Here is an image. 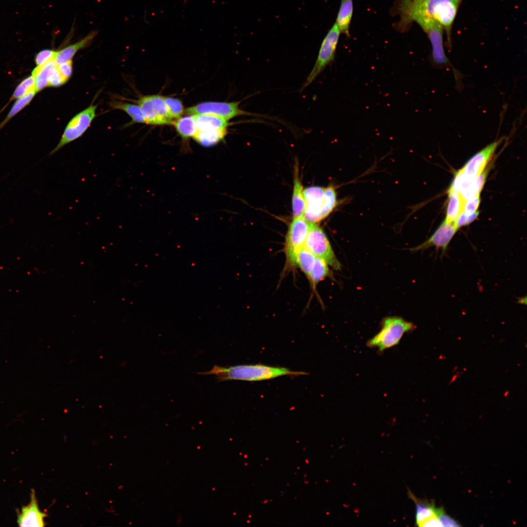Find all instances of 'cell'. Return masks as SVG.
I'll return each instance as SVG.
<instances>
[{
    "instance_id": "obj_1",
    "label": "cell",
    "mask_w": 527,
    "mask_h": 527,
    "mask_svg": "<svg viewBox=\"0 0 527 527\" xmlns=\"http://www.w3.org/2000/svg\"><path fill=\"white\" fill-rule=\"evenodd\" d=\"M200 375H214L218 382L228 380L259 381L270 380L283 376L305 375L303 371H295L283 367L263 365H244L230 366L215 365L207 371L197 372Z\"/></svg>"
},
{
    "instance_id": "obj_2",
    "label": "cell",
    "mask_w": 527,
    "mask_h": 527,
    "mask_svg": "<svg viewBox=\"0 0 527 527\" xmlns=\"http://www.w3.org/2000/svg\"><path fill=\"white\" fill-rule=\"evenodd\" d=\"M304 194L303 216L309 223H318L325 219L338 204L335 188L332 185L308 187L304 189Z\"/></svg>"
},
{
    "instance_id": "obj_3",
    "label": "cell",
    "mask_w": 527,
    "mask_h": 527,
    "mask_svg": "<svg viewBox=\"0 0 527 527\" xmlns=\"http://www.w3.org/2000/svg\"><path fill=\"white\" fill-rule=\"evenodd\" d=\"M415 328L414 324L401 317H386L382 321L380 330L367 341L366 345L382 353L398 345L405 333Z\"/></svg>"
},
{
    "instance_id": "obj_4",
    "label": "cell",
    "mask_w": 527,
    "mask_h": 527,
    "mask_svg": "<svg viewBox=\"0 0 527 527\" xmlns=\"http://www.w3.org/2000/svg\"><path fill=\"white\" fill-rule=\"evenodd\" d=\"M310 223L303 216L293 218L285 237L284 251L285 265L288 268L297 266L299 252L304 246Z\"/></svg>"
},
{
    "instance_id": "obj_5",
    "label": "cell",
    "mask_w": 527,
    "mask_h": 527,
    "mask_svg": "<svg viewBox=\"0 0 527 527\" xmlns=\"http://www.w3.org/2000/svg\"><path fill=\"white\" fill-rule=\"evenodd\" d=\"M304 247L316 257L324 261L329 267L340 270L342 265L337 258L330 242L323 229L317 223H310Z\"/></svg>"
},
{
    "instance_id": "obj_6",
    "label": "cell",
    "mask_w": 527,
    "mask_h": 527,
    "mask_svg": "<svg viewBox=\"0 0 527 527\" xmlns=\"http://www.w3.org/2000/svg\"><path fill=\"white\" fill-rule=\"evenodd\" d=\"M341 32L335 23L324 39L312 69L306 78L301 90L310 85L335 58Z\"/></svg>"
},
{
    "instance_id": "obj_7",
    "label": "cell",
    "mask_w": 527,
    "mask_h": 527,
    "mask_svg": "<svg viewBox=\"0 0 527 527\" xmlns=\"http://www.w3.org/2000/svg\"><path fill=\"white\" fill-rule=\"evenodd\" d=\"M97 107V105H91L71 119L65 127L59 143L49 153V156L83 135L96 117Z\"/></svg>"
},
{
    "instance_id": "obj_8",
    "label": "cell",
    "mask_w": 527,
    "mask_h": 527,
    "mask_svg": "<svg viewBox=\"0 0 527 527\" xmlns=\"http://www.w3.org/2000/svg\"><path fill=\"white\" fill-rule=\"evenodd\" d=\"M137 102L147 124L153 125L172 124L174 121L170 114L164 97L159 95L144 96Z\"/></svg>"
},
{
    "instance_id": "obj_9",
    "label": "cell",
    "mask_w": 527,
    "mask_h": 527,
    "mask_svg": "<svg viewBox=\"0 0 527 527\" xmlns=\"http://www.w3.org/2000/svg\"><path fill=\"white\" fill-rule=\"evenodd\" d=\"M240 101H206L199 103L185 110L188 115L209 114L227 121L240 116H258L244 111L239 107Z\"/></svg>"
},
{
    "instance_id": "obj_10",
    "label": "cell",
    "mask_w": 527,
    "mask_h": 527,
    "mask_svg": "<svg viewBox=\"0 0 527 527\" xmlns=\"http://www.w3.org/2000/svg\"><path fill=\"white\" fill-rule=\"evenodd\" d=\"M414 21L421 27L429 39L432 46V59L434 63L440 66L448 64L449 61L444 49L443 27L430 18L418 17Z\"/></svg>"
},
{
    "instance_id": "obj_11",
    "label": "cell",
    "mask_w": 527,
    "mask_h": 527,
    "mask_svg": "<svg viewBox=\"0 0 527 527\" xmlns=\"http://www.w3.org/2000/svg\"><path fill=\"white\" fill-rule=\"evenodd\" d=\"M503 138L489 144L475 154L458 172L465 176L475 178L485 169Z\"/></svg>"
},
{
    "instance_id": "obj_12",
    "label": "cell",
    "mask_w": 527,
    "mask_h": 527,
    "mask_svg": "<svg viewBox=\"0 0 527 527\" xmlns=\"http://www.w3.org/2000/svg\"><path fill=\"white\" fill-rule=\"evenodd\" d=\"M408 495L415 505V524L417 526L441 527L438 518L441 507H436L433 501L417 498L410 490Z\"/></svg>"
},
{
    "instance_id": "obj_13",
    "label": "cell",
    "mask_w": 527,
    "mask_h": 527,
    "mask_svg": "<svg viewBox=\"0 0 527 527\" xmlns=\"http://www.w3.org/2000/svg\"><path fill=\"white\" fill-rule=\"evenodd\" d=\"M457 230L458 229L454 223H447L444 220L428 239L409 250L412 252H417L435 247L445 251Z\"/></svg>"
},
{
    "instance_id": "obj_14",
    "label": "cell",
    "mask_w": 527,
    "mask_h": 527,
    "mask_svg": "<svg viewBox=\"0 0 527 527\" xmlns=\"http://www.w3.org/2000/svg\"><path fill=\"white\" fill-rule=\"evenodd\" d=\"M30 498L29 503L22 507L18 513L17 523L20 527H43L45 525L44 518L47 514L40 510L33 489Z\"/></svg>"
},
{
    "instance_id": "obj_15",
    "label": "cell",
    "mask_w": 527,
    "mask_h": 527,
    "mask_svg": "<svg viewBox=\"0 0 527 527\" xmlns=\"http://www.w3.org/2000/svg\"><path fill=\"white\" fill-rule=\"evenodd\" d=\"M304 189L299 175V167L297 161L294 166L293 187L292 197L293 218L303 216L304 209Z\"/></svg>"
},
{
    "instance_id": "obj_16",
    "label": "cell",
    "mask_w": 527,
    "mask_h": 527,
    "mask_svg": "<svg viewBox=\"0 0 527 527\" xmlns=\"http://www.w3.org/2000/svg\"><path fill=\"white\" fill-rule=\"evenodd\" d=\"M97 34L96 31H91L77 42L57 51L54 59L55 62L58 64L72 60L73 57L79 51L90 45Z\"/></svg>"
},
{
    "instance_id": "obj_17",
    "label": "cell",
    "mask_w": 527,
    "mask_h": 527,
    "mask_svg": "<svg viewBox=\"0 0 527 527\" xmlns=\"http://www.w3.org/2000/svg\"><path fill=\"white\" fill-rule=\"evenodd\" d=\"M197 131L227 129L228 121L214 115L199 114L194 115Z\"/></svg>"
},
{
    "instance_id": "obj_18",
    "label": "cell",
    "mask_w": 527,
    "mask_h": 527,
    "mask_svg": "<svg viewBox=\"0 0 527 527\" xmlns=\"http://www.w3.org/2000/svg\"><path fill=\"white\" fill-rule=\"evenodd\" d=\"M465 201L457 191L450 187L448 191L446 216L444 220L446 222L451 223L455 222L463 211Z\"/></svg>"
},
{
    "instance_id": "obj_19",
    "label": "cell",
    "mask_w": 527,
    "mask_h": 527,
    "mask_svg": "<svg viewBox=\"0 0 527 527\" xmlns=\"http://www.w3.org/2000/svg\"><path fill=\"white\" fill-rule=\"evenodd\" d=\"M227 134V129L197 131L193 139L203 146L211 147L223 140Z\"/></svg>"
},
{
    "instance_id": "obj_20",
    "label": "cell",
    "mask_w": 527,
    "mask_h": 527,
    "mask_svg": "<svg viewBox=\"0 0 527 527\" xmlns=\"http://www.w3.org/2000/svg\"><path fill=\"white\" fill-rule=\"evenodd\" d=\"M353 11L352 0H342L335 23L341 33L349 36V29Z\"/></svg>"
},
{
    "instance_id": "obj_21",
    "label": "cell",
    "mask_w": 527,
    "mask_h": 527,
    "mask_svg": "<svg viewBox=\"0 0 527 527\" xmlns=\"http://www.w3.org/2000/svg\"><path fill=\"white\" fill-rule=\"evenodd\" d=\"M56 66L57 64L54 61H51L43 65L37 66L34 68L32 75L35 78L37 92L48 86L50 76Z\"/></svg>"
},
{
    "instance_id": "obj_22",
    "label": "cell",
    "mask_w": 527,
    "mask_h": 527,
    "mask_svg": "<svg viewBox=\"0 0 527 527\" xmlns=\"http://www.w3.org/2000/svg\"><path fill=\"white\" fill-rule=\"evenodd\" d=\"M172 124L183 141L193 138L197 131L194 115L181 117L174 120Z\"/></svg>"
},
{
    "instance_id": "obj_23",
    "label": "cell",
    "mask_w": 527,
    "mask_h": 527,
    "mask_svg": "<svg viewBox=\"0 0 527 527\" xmlns=\"http://www.w3.org/2000/svg\"><path fill=\"white\" fill-rule=\"evenodd\" d=\"M110 106L114 109L121 110L127 114L131 119V122L129 124L146 123L145 118L138 104L113 101L110 103Z\"/></svg>"
},
{
    "instance_id": "obj_24",
    "label": "cell",
    "mask_w": 527,
    "mask_h": 527,
    "mask_svg": "<svg viewBox=\"0 0 527 527\" xmlns=\"http://www.w3.org/2000/svg\"><path fill=\"white\" fill-rule=\"evenodd\" d=\"M328 265L322 259L316 257L308 280L312 287L315 289L322 281L331 275Z\"/></svg>"
},
{
    "instance_id": "obj_25",
    "label": "cell",
    "mask_w": 527,
    "mask_h": 527,
    "mask_svg": "<svg viewBox=\"0 0 527 527\" xmlns=\"http://www.w3.org/2000/svg\"><path fill=\"white\" fill-rule=\"evenodd\" d=\"M316 257L304 246L299 252L296 261L299 267L308 279Z\"/></svg>"
},
{
    "instance_id": "obj_26",
    "label": "cell",
    "mask_w": 527,
    "mask_h": 527,
    "mask_svg": "<svg viewBox=\"0 0 527 527\" xmlns=\"http://www.w3.org/2000/svg\"><path fill=\"white\" fill-rule=\"evenodd\" d=\"M36 93V91H32L26 95L17 99L9 112L6 118L1 125H0V128H1L10 119L27 105L32 100Z\"/></svg>"
},
{
    "instance_id": "obj_27",
    "label": "cell",
    "mask_w": 527,
    "mask_h": 527,
    "mask_svg": "<svg viewBox=\"0 0 527 527\" xmlns=\"http://www.w3.org/2000/svg\"><path fill=\"white\" fill-rule=\"evenodd\" d=\"M34 91H36L35 80L33 75H31L23 80L17 86L10 100L19 99Z\"/></svg>"
},
{
    "instance_id": "obj_28",
    "label": "cell",
    "mask_w": 527,
    "mask_h": 527,
    "mask_svg": "<svg viewBox=\"0 0 527 527\" xmlns=\"http://www.w3.org/2000/svg\"><path fill=\"white\" fill-rule=\"evenodd\" d=\"M164 99L173 119L175 120L181 117L184 111L182 101L170 97H164Z\"/></svg>"
},
{
    "instance_id": "obj_29",
    "label": "cell",
    "mask_w": 527,
    "mask_h": 527,
    "mask_svg": "<svg viewBox=\"0 0 527 527\" xmlns=\"http://www.w3.org/2000/svg\"><path fill=\"white\" fill-rule=\"evenodd\" d=\"M57 51L51 49H44L39 52L35 56L37 66L43 65L46 62L54 61Z\"/></svg>"
},
{
    "instance_id": "obj_30",
    "label": "cell",
    "mask_w": 527,
    "mask_h": 527,
    "mask_svg": "<svg viewBox=\"0 0 527 527\" xmlns=\"http://www.w3.org/2000/svg\"><path fill=\"white\" fill-rule=\"evenodd\" d=\"M480 203V194L468 198L465 201L463 211L466 215L471 214L477 211Z\"/></svg>"
},
{
    "instance_id": "obj_31",
    "label": "cell",
    "mask_w": 527,
    "mask_h": 527,
    "mask_svg": "<svg viewBox=\"0 0 527 527\" xmlns=\"http://www.w3.org/2000/svg\"><path fill=\"white\" fill-rule=\"evenodd\" d=\"M479 214V212L476 211L471 214L466 215L462 211L454 223V225L458 229L461 227L467 225L475 221Z\"/></svg>"
},
{
    "instance_id": "obj_32",
    "label": "cell",
    "mask_w": 527,
    "mask_h": 527,
    "mask_svg": "<svg viewBox=\"0 0 527 527\" xmlns=\"http://www.w3.org/2000/svg\"><path fill=\"white\" fill-rule=\"evenodd\" d=\"M57 68L62 78L67 82V81L70 78L72 74V60H70L57 64Z\"/></svg>"
},
{
    "instance_id": "obj_33",
    "label": "cell",
    "mask_w": 527,
    "mask_h": 527,
    "mask_svg": "<svg viewBox=\"0 0 527 527\" xmlns=\"http://www.w3.org/2000/svg\"><path fill=\"white\" fill-rule=\"evenodd\" d=\"M438 518L441 527L461 526L459 523L446 513L442 507H440Z\"/></svg>"
},
{
    "instance_id": "obj_34",
    "label": "cell",
    "mask_w": 527,
    "mask_h": 527,
    "mask_svg": "<svg viewBox=\"0 0 527 527\" xmlns=\"http://www.w3.org/2000/svg\"><path fill=\"white\" fill-rule=\"evenodd\" d=\"M65 82H66V81L62 78L56 66V68L53 70L50 76L48 86L51 87H59L63 85Z\"/></svg>"
},
{
    "instance_id": "obj_35",
    "label": "cell",
    "mask_w": 527,
    "mask_h": 527,
    "mask_svg": "<svg viewBox=\"0 0 527 527\" xmlns=\"http://www.w3.org/2000/svg\"><path fill=\"white\" fill-rule=\"evenodd\" d=\"M411 0L413 1V2L419 3V2H423V1H424L425 0Z\"/></svg>"
}]
</instances>
